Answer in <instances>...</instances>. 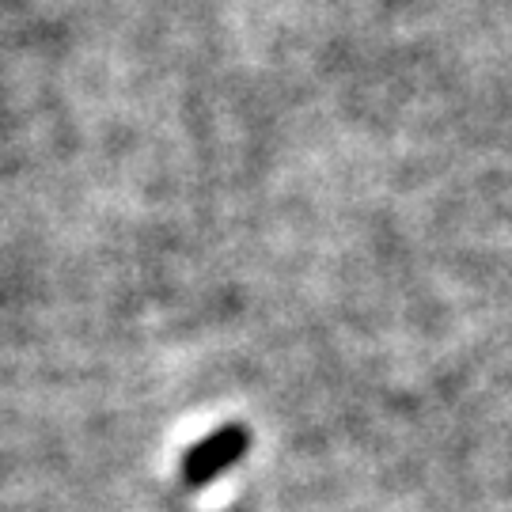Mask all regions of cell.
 Returning <instances> with one entry per match:
<instances>
[{
	"label": "cell",
	"instance_id": "6da1fadb",
	"mask_svg": "<svg viewBox=\"0 0 512 512\" xmlns=\"http://www.w3.org/2000/svg\"><path fill=\"white\" fill-rule=\"evenodd\" d=\"M251 448V433L243 425H220L217 433H209L205 440H198L194 448H186L183 456V486L198 490L209 486L217 475H224L228 467H236L239 459L247 456Z\"/></svg>",
	"mask_w": 512,
	"mask_h": 512
}]
</instances>
